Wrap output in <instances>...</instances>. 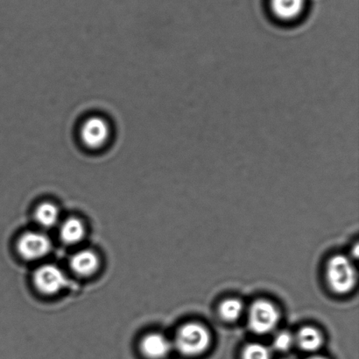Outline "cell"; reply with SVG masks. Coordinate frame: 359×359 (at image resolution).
<instances>
[{
  "label": "cell",
  "instance_id": "obj_1",
  "mask_svg": "<svg viewBox=\"0 0 359 359\" xmlns=\"http://www.w3.org/2000/svg\"><path fill=\"white\" fill-rule=\"evenodd\" d=\"M112 129L108 119L101 115H91L81 123L79 138L87 150L97 152L110 143Z\"/></svg>",
  "mask_w": 359,
  "mask_h": 359
},
{
  "label": "cell",
  "instance_id": "obj_2",
  "mask_svg": "<svg viewBox=\"0 0 359 359\" xmlns=\"http://www.w3.org/2000/svg\"><path fill=\"white\" fill-rule=\"evenodd\" d=\"M327 279L330 287L337 294H347L357 282V273L353 263L346 256L337 255L327 266Z\"/></svg>",
  "mask_w": 359,
  "mask_h": 359
},
{
  "label": "cell",
  "instance_id": "obj_3",
  "mask_svg": "<svg viewBox=\"0 0 359 359\" xmlns=\"http://www.w3.org/2000/svg\"><path fill=\"white\" fill-rule=\"evenodd\" d=\"M210 344L209 332L198 323H189L179 329L175 346L186 356H196L208 349Z\"/></svg>",
  "mask_w": 359,
  "mask_h": 359
},
{
  "label": "cell",
  "instance_id": "obj_4",
  "mask_svg": "<svg viewBox=\"0 0 359 359\" xmlns=\"http://www.w3.org/2000/svg\"><path fill=\"white\" fill-rule=\"evenodd\" d=\"M279 312L273 303L265 300L257 301L249 311V326L253 332L267 334L276 328Z\"/></svg>",
  "mask_w": 359,
  "mask_h": 359
},
{
  "label": "cell",
  "instance_id": "obj_5",
  "mask_svg": "<svg viewBox=\"0 0 359 359\" xmlns=\"http://www.w3.org/2000/svg\"><path fill=\"white\" fill-rule=\"evenodd\" d=\"M51 240L41 232L29 231L23 234L17 242L18 252L27 261L43 259L50 252Z\"/></svg>",
  "mask_w": 359,
  "mask_h": 359
},
{
  "label": "cell",
  "instance_id": "obj_6",
  "mask_svg": "<svg viewBox=\"0 0 359 359\" xmlns=\"http://www.w3.org/2000/svg\"><path fill=\"white\" fill-rule=\"evenodd\" d=\"M34 283L41 294L54 295L65 289L68 285V279L58 266L44 265L35 270Z\"/></svg>",
  "mask_w": 359,
  "mask_h": 359
},
{
  "label": "cell",
  "instance_id": "obj_7",
  "mask_svg": "<svg viewBox=\"0 0 359 359\" xmlns=\"http://www.w3.org/2000/svg\"><path fill=\"white\" fill-rule=\"evenodd\" d=\"M271 13L274 19L285 24L301 19L306 8V0H270Z\"/></svg>",
  "mask_w": 359,
  "mask_h": 359
},
{
  "label": "cell",
  "instance_id": "obj_8",
  "mask_svg": "<svg viewBox=\"0 0 359 359\" xmlns=\"http://www.w3.org/2000/svg\"><path fill=\"white\" fill-rule=\"evenodd\" d=\"M172 344L166 337L159 333L147 335L140 343V350L147 358L163 359L170 353Z\"/></svg>",
  "mask_w": 359,
  "mask_h": 359
},
{
  "label": "cell",
  "instance_id": "obj_9",
  "mask_svg": "<svg viewBox=\"0 0 359 359\" xmlns=\"http://www.w3.org/2000/svg\"><path fill=\"white\" fill-rule=\"evenodd\" d=\"M100 260L96 252L83 249L76 252L70 259V267L74 273L81 277H90L97 272Z\"/></svg>",
  "mask_w": 359,
  "mask_h": 359
},
{
  "label": "cell",
  "instance_id": "obj_10",
  "mask_svg": "<svg viewBox=\"0 0 359 359\" xmlns=\"http://www.w3.org/2000/svg\"><path fill=\"white\" fill-rule=\"evenodd\" d=\"M86 235L82 221L72 217L66 220L60 227V237L67 245H76L83 240Z\"/></svg>",
  "mask_w": 359,
  "mask_h": 359
},
{
  "label": "cell",
  "instance_id": "obj_11",
  "mask_svg": "<svg viewBox=\"0 0 359 359\" xmlns=\"http://www.w3.org/2000/svg\"><path fill=\"white\" fill-rule=\"evenodd\" d=\"M34 218L42 228H54L59 223L60 210L57 206L51 202L41 203L35 210Z\"/></svg>",
  "mask_w": 359,
  "mask_h": 359
},
{
  "label": "cell",
  "instance_id": "obj_12",
  "mask_svg": "<svg viewBox=\"0 0 359 359\" xmlns=\"http://www.w3.org/2000/svg\"><path fill=\"white\" fill-rule=\"evenodd\" d=\"M297 342L302 350L312 353L322 346L323 337L318 329L305 327L299 332Z\"/></svg>",
  "mask_w": 359,
  "mask_h": 359
},
{
  "label": "cell",
  "instance_id": "obj_13",
  "mask_svg": "<svg viewBox=\"0 0 359 359\" xmlns=\"http://www.w3.org/2000/svg\"><path fill=\"white\" fill-rule=\"evenodd\" d=\"M243 311H244V306L237 299H228L221 304L219 309L222 318L227 322L237 321Z\"/></svg>",
  "mask_w": 359,
  "mask_h": 359
},
{
  "label": "cell",
  "instance_id": "obj_14",
  "mask_svg": "<svg viewBox=\"0 0 359 359\" xmlns=\"http://www.w3.org/2000/svg\"><path fill=\"white\" fill-rule=\"evenodd\" d=\"M243 359H271V351L262 344H250L245 348Z\"/></svg>",
  "mask_w": 359,
  "mask_h": 359
},
{
  "label": "cell",
  "instance_id": "obj_15",
  "mask_svg": "<svg viewBox=\"0 0 359 359\" xmlns=\"http://www.w3.org/2000/svg\"><path fill=\"white\" fill-rule=\"evenodd\" d=\"M294 341V337L290 333L283 332L274 337L273 346L278 351H286L293 346Z\"/></svg>",
  "mask_w": 359,
  "mask_h": 359
},
{
  "label": "cell",
  "instance_id": "obj_16",
  "mask_svg": "<svg viewBox=\"0 0 359 359\" xmlns=\"http://www.w3.org/2000/svg\"><path fill=\"white\" fill-rule=\"evenodd\" d=\"M307 359H327V358L321 357V356H314V357L309 358Z\"/></svg>",
  "mask_w": 359,
  "mask_h": 359
}]
</instances>
